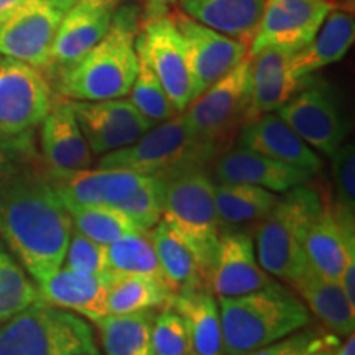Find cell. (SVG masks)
<instances>
[{
    "label": "cell",
    "instance_id": "obj_1",
    "mask_svg": "<svg viewBox=\"0 0 355 355\" xmlns=\"http://www.w3.org/2000/svg\"><path fill=\"white\" fill-rule=\"evenodd\" d=\"M73 222L50 176L17 162H0V241L35 282L64 263Z\"/></svg>",
    "mask_w": 355,
    "mask_h": 355
},
{
    "label": "cell",
    "instance_id": "obj_2",
    "mask_svg": "<svg viewBox=\"0 0 355 355\" xmlns=\"http://www.w3.org/2000/svg\"><path fill=\"white\" fill-rule=\"evenodd\" d=\"M135 8L114 12L109 32L76 63L60 69L58 89L71 101H105L125 97L137 74Z\"/></svg>",
    "mask_w": 355,
    "mask_h": 355
},
{
    "label": "cell",
    "instance_id": "obj_3",
    "mask_svg": "<svg viewBox=\"0 0 355 355\" xmlns=\"http://www.w3.org/2000/svg\"><path fill=\"white\" fill-rule=\"evenodd\" d=\"M217 301L224 355H247L304 329L309 322L303 301L277 282L247 295Z\"/></svg>",
    "mask_w": 355,
    "mask_h": 355
},
{
    "label": "cell",
    "instance_id": "obj_4",
    "mask_svg": "<svg viewBox=\"0 0 355 355\" xmlns=\"http://www.w3.org/2000/svg\"><path fill=\"white\" fill-rule=\"evenodd\" d=\"M162 220L189 248L206 283L209 282L220 224L216 211V183L204 168L163 180Z\"/></svg>",
    "mask_w": 355,
    "mask_h": 355
},
{
    "label": "cell",
    "instance_id": "obj_5",
    "mask_svg": "<svg viewBox=\"0 0 355 355\" xmlns=\"http://www.w3.org/2000/svg\"><path fill=\"white\" fill-rule=\"evenodd\" d=\"M321 206V196L303 184L283 193L272 211L259 220L255 252L270 277L291 283L308 268L304 237Z\"/></svg>",
    "mask_w": 355,
    "mask_h": 355
},
{
    "label": "cell",
    "instance_id": "obj_6",
    "mask_svg": "<svg viewBox=\"0 0 355 355\" xmlns=\"http://www.w3.org/2000/svg\"><path fill=\"white\" fill-rule=\"evenodd\" d=\"M0 355H99L86 319L43 300L0 324Z\"/></svg>",
    "mask_w": 355,
    "mask_h": 355
},
{
    "label": "cell",
    "instance_id": "obj_7",
    "mask_svg": "<svg viewBox=\"0 0 355 355\" xmlns=\"http://www.w3.org/2000/svg\"><path fill=\"white\" fill-rule=\"evenodd\" d=\"M216 158L214 150L191 133L183 114H176L153 125L125 148L102 155L99 168H117L165 180L193 168H204Z\"/></svg>",
    "mask_w": 355,
    "mask_h": 355
},
{
    "label": "cell",
    "instance_id": "obj_8",
    "mask_svg": "<svg viewBox=\"0 0 355 355\" xmlns=\"http://www.w3.org/2000/svg\"><path fill=\"white\" fill-rule=\"evenodd\" d=\"M250 64L252 56L247 55L181 112L191 133L214 150L217 157L227 150L243 123L250 121Z\"/></svg>",
    "mask_w": 355,
    "mask_h": 355
},
{
    "label": "cell",
    "instance_id": "obj_9",
    "mask_svg": "<svg viewBox=\"0 0 355 355\" xmlns=\"http://www.w3.org/2000/svg\"><path fill=\"white\" fill-rule=\"evenodd\" d=\"M53 105L51 87L38 68L0 56V146L21 148Z\"/></svg>",
    "mask_w": 355,
    "mask_h": 355
},
{
    "label": "cell",
    "instance_id": "obj_10",
    "mask_svg": "<svg viewBox=\"0 0 355 355\" xmlns=\"http://www.w3.org/2000/svg\"><path fill=\"white\" fill-rule=\"evenodd\" d=\"M355 217L322 202L304 237L308 263L322 277L340 283L355 304Z\"/></svg>",
    "mask_w": 355,
    "mask_h": 355
},
{
    "label": "cell",
    "instance_id": "obj_11",
    "mask_svg": "<svg viewBox=\"0 0 355 355\" xmlns=\"http://www.w3.org/2000/svg\"><path fill=\"white\" fill-rule=\"evenodd\" d=\"M64 13L53 0H25L0 20V56L50 68V51Z\"/></svg>",
    "mask_w": 355,
    "mask_h": 355
},
{
    "label": "cell",
    "instance_id": "obj_12",
    "mask_svg": "<svg viewBox=\"0 0 355 355\" xmlns=\"http://www.w3.org/2000/svg\"><path fill=\"white\" fill-rule=\"evenodd\" d=\"M277 115L314 152L329 158L347 137V123L334 94L316 79L283 104Z\"/></svg>",
    "mask_w": 355,
    "mask_h": 355
},
{
    "label": "cell",
    "instance_id": "obj_13",
    "mask_svg": "<svg viewBox=\"0 0 355 355\" xmlns=\"http://www.w3.org/2000/svg\"><path fill=\"white\" fill-rule=\"evenodd\" d=\"M155 73L165 89L176 114L184 112L199 92L191 71L183 37L175 21L168 17H158L146 21L139 33Z\"/></svg>",
    "mask_w": 355,
    "mask_h": 355
},
{
    "label": "cell",
    "instance_id": "obj_14",
    "mask_svg": "<svg viewBox=\"0 0 355 355\" xmlns=\"http://www.w3.org/2000/svg\"><path fill=\"white\" fill-rule=\"evenodd\" d=\"M332 7L331 0H265L248 55L263 48L300 51L318 33Z\"/></svg>",
    "mask_w": 355,
    "mask_h": 355
},
{
    "label": "cell",
    "instance_id": "obj_15",
    "mask_svg": "<svg viewBox=\"0 0 355 355\" xmlns=\"http://www.w3.org/2000/svg\"><path fill=\"white\" fill-rule=\"evenodd\" d=\"M89 150L102 157L125 148L148 132L155 123L128 99L71 101Z\"/></svg>",
    "mask_w": 355,
    "mask_h": 355
},
{
    "label": "cell",
    "instance_id": "obj_16",
    "mask_svg": "<svg viewBox=\"0 0 355 355\" xmlns=\"http://www.w3.org/2000/svg\"><path fill=\"white\" fill-rule=\"evenodd\" d=\"M171 19L183 37L199 96L248 55L247 44L204 26L184 13Z\"/></svg>",
    "mask_w": 355,
    "mask_h": 355
},
{
    "label": "cell",
    "instance_id": "obj_17",
    "mask_svg": "<svg viewBox=\"0 0 355 355\" xmlns=\"http://www.w3.org/2000/svg\"><path fill=\"white\" fill-rule=\"evenodd\" d=\"M207 283L217 298H234L261 290L273 279L259 263L252 235L225 230L219 235Z\"/></svg>",
    "mask_w": 355,
    "mask_h": 355
},
{
    "label": "cell",
    "instance_id": "obj_18",
    "mask_svg": "<svg viewBox=\"0 0 355 355\" xmlns=\"http://www.w3.org/2000/svg\"><path fill=\"white\" fill-rule=\"evenodd\" d=\"M115 3L79 0L63 15L50 51V68L58 71L76 63L109 32Z\"/></svg>",
    "mask_w": 355,
    "mask_h": 355
},
{
    "label": "cell",
    "instance_id": "obj_19",
    "mask_svg": "<svg viewBox=\"0 0 355 355\" xmlns=\"http://www.w3.org/2000/svg\"><path fill=\"white\" fill-rule=\"evenodd\" d=\"M61 201L81 206L117 204L148 178L117 168H84L74 171H48Z\"/></svg>",
    "mask_w": 355,
    "mask_h": 355
},
{
    "label": "cell",
    "instance_id": "obj_20",
    "mask_svg": "<svg viewBox=\"0 0 355 355\" xmlns=\"http://www.w3.org/2000/svg\"><path fill=\"white\" fill-rule=\"evenodd\" d=\"M214 171L220 183L254 184L277 194L303 186L313 176L301 168L277 162L241 145L222 152L216 158Z\"/></svg>",
    "mask_w": 355,
    "mask_h": 355
},
{
    "label": "cell",
    "instance_id": "obj_21",
    "mask_svg": "<svg viewBox=\"0 0 355 355\" xmlns=\"http://www.w3.org/2000/svg\"><path fill=\"white\" fill-rule=\"evenodd\" d=\"M239 145L311 175H316L322 168L321 157L273 112L261 114L243 123L239 130Z\"/></svg>",
    "mask_w": 355,
    "mask_h": 355
},
{
    "label": "cell",
    "instance_id": "obj_22",
    "mask_svg": "<svg viewBox=\"0 0 355 355\" xmlns=\"http://www.w3.org/2000/svg\"><path fill=\"white\" fill-rule=\"evenodd\" d=\"M112 272L91 275L61 266L55 275L38 283L40 300L78 314L91 322L107 316V295Z\"/></svg>",
    "mask_w": 355,
    "mask_h": 355
},
{
    "label": "cell",
    "instance_id": "obj_23",
    "mask_svg": "<svg viewBox=\"0 0 355 355\" xmlns=\"http://www.w3.org/2000/svg\"><path fill=\"white\" fill-rule=\"evenodd\" d=\"M40 125L42 152L51 171L84 170L92 165L94 155L84 139L71 101L53 104Z\"/></svg>",
    "mask_w": 355,
    "mask_h": 355
},
{
    "label": "cell",
    "instance_id": "obj_24",
    "mask_svg": "<svg viewBox=\"0 0 355 355\" xmlns=\"http://www.w3.org/2000/svg\"><path fill=\"white\" fill-rule=\"evenodd\" d=\"M354 38L352 12L332 7L313 40L291 56L290 69L296 76H311L314 71L343 60L352 46Z\"/></svg>",
    "mask_w": 355,
    "mask_h": 355
},
{
    "label": "cell",
    "instance_id": "obj_25",
    "mask_svg": "<svg viewBox=\"0 0 355 355\" xmlns=\"http://www.w3.org/2000/svg\"><path fill=\"white\" fill-rule=\"evenodd\" d=\"M308 311L337 336L347 337L355 329V304L350 303L339 282L319 275L308 265L303 275L291 282Z\"/></svg>",
    "mask_w": 355,
    "mask_h": 355
},
{
    "label": "cell",
    "instance_id": "obj_26",
    "mask_svg": "<svg viewBox=\"0 0 355 355\" xmlns=\"http://www.w3.org/2000/svg\"><path fill=\"white\" fill-rule=\"evenodd\" d=\"M265 0H180L189 19L250 48Z\"/></svg>",
    "mask_w": 355,
    "mask_h": 355
},
{
    "label": "cell",
    "instance_id": "obj_27",
    "mask_svg": "<svg viewBox=\"0 0 355 355\" xmlns=\"http://www.w3.org/2000/svg\"><path fill=\"white\" fill-rule=\"evenodd\" d=\"M188 326L193 355H224L219 301L209 288L173 295L170 301Z\"/></svg>",
    "mask_w": 355,
    "mask_h": 355
},
{
    "label": "cell",
    "instance_id": "obj_28",
    "mask_svg": "<svg viewBox=\"0 0 355 355\" xmlns=\"http://www.w3.org/2000/svg\"><path fill=\"white\" fill-rule=\"evenodd\" d=\"M150 241L157 252L165 282L173 295L202 288L206 278L199 268L196 259L175 234L159 220L148 232Z\"/></svg>",
    "mask_w": 355,
    "mask_h": 355
},
{
    "label": "cell",
    "instance_id": "obj_29",
    "mask_svg": "<svg viewBox=\"0 0 355 355\" xmlns=\"http://www.w3.org/2000/svg\"><path fill=\"white\" fill-rule=\"evenodd\" d=\"M153 319V309L101 318L94 324L99 327L105 355H155Z\"/></svg>",
    "mask_w": 355,
    "mask_h": 355
},
{
    "label": "cell",
    "instance_id": "obj_30",
    "mask_svg": "<svg viewBox=\"0 0 355 355\" xmlns=\"http://www.w3.org/2000/svg\"><path fill=\"white\" fill-rule=\"evenodd\" d=\"M278 194L254 184L220 183L216 184V211L220 225L250 224L272 211Z\"/></svg>",
    "mask_w": 355,
    "mask_h": 355
},
{
    "label": "cell",
    "instance_id": "obj_31",
    "mask_svg": "<svg viewBox=\"0 0 355 355\" xmlns=\"http://www.w3.org/2000/svg\"><path fill=\"white\" fill-rule=\"evenodd\" d=\"M173 293L165 283L140 275H119L112 272L107 311L109 314H128L163 308L170 304Z\"/></svg>",
    "mask_w": 355,
    "mask_h": 355
},
{
    "label": "cell",
    "instance_id": "obj_32",
    "mask_svg": "<svg viewBox=\"0 0 355 355\" xmlns=\"http://www.w3.org/2000/svg\"><path fill=\"white\" fill-rule=\"evenodd\" d=\"M63 204L73 222V229L104 245H109L123 235L145 234L125 212L110 204H99V206Z\"/></svg>",
    "mask_w": 355,
    "mask_h": 355
},
{
    "label": "cell",
    "instance_id": "obj_33",
    "mask_svg": "<svg viewBox=\"0 0 355 355\" xmlns=\"http://www.w3.org/2000/svg\"><path fill=\"white\" fill-rule=\"evenodd\" d=\"M135 51L139 66H137L135 79H133L130 91H128V96H130L128 101L150 122H153L157 125V123H162L168 121V119L175 117L176 110L173 109L165 89H163L152 63H150L148 55H146L145 46L139 35L135 38Z\"/></svg>",
    "mask_w": 355,
    "mask_h": 355
},
{
    "label": "cell",
    "instance_id": "obj_34",
    "mask_svg": "<svg viewBox=\"0 0 355 355\" xmlns=\"http://www.w3.org/2000/svg\"><path fill=\"white\" fill-rule=\"evenodd\" d=\"M107 257L110 272L150 277L166 285L148 234H128L117 239L107 245Z\"/></svg>",
    "mask_w": 355,
    "mask_h": 355
},
{
    "label": "cell",
    "instance_id": "obj_35",
    "mask_svg": "<svg viewBox=\"0 0 355 355\" xmlns=\"http://www.w3.org/2000/svg\"><path fill=\"white\" fill-rule=\"evenodd\" d=\"M38 300V286L0 241V324Z\"/></svg>",
    "mask_w": 355,
    "mask_h": 355
},
{
    "label": "cell",
    "instance_id": "obj_36",
    "mask_svg": "<svg viewBox=\"0 0 355 355\" xmlns=\"http://www.w3.org/2000/svg\"><path fill=\"white\" fill-rule=\"evenodd\" d=\"M313 79V74L311 76H296L288 66L277 76L252 86L250 121L261 114L277 112L283 104H286L293 96L298 94L301 89L308 86Z\"/></svg>",
    "mask_w": 355,
    "mask_h": 355
},
{
    "label": "cell",
    "instance_id": "obj_37",
    "mask_svg": "<svg viewBox=\"0 0 355 355\" xmlns=\"http://www.w3.org/2000/svg\"><path fill=\"white\" fill-rule=\"evenodd\" d=\"M114 206L122 209L145 234H148L163 216V180L148 178Z\"/></svg>",
    "mask_w": 355,
    "mask_h": 355
},
{
    "label": "cell",
    "instance_id": "obj_38",
    "mask_svg": "<svg viewBox=\"0 0 355 355\" xmlns=\"http://www.w3.org/2000/svg\"><path fill=\"white\" fill-rule=\"evenodd\" d=\"M152 343L155 355H193L188 326L170 304L163 306L159 314H155Z\"/></svg>",
    "mask_w": 355,
    "mask_h": 355
},
{
    "label": "cell",
    "instance_id": "obj_39",
    "mask_svg": "<svg viewBox=\"0 0 355 355\" xmlns=\"http://www.w3.org/2000/svg\"><path fill=\"white\" fill-rule=\"evenodd\" d=\"M63 266L74 272L102 275L110 272L107 245L86 237L76 229L71 230Z\"/></svg>",
    "mask_w": 355,
    "mask_h": 355
},
{
    "label": "cell",
    "instance_id": "obj_40",
    "mask_svg": "<svg viewBox=\"0 0 355 355\" xmlns=\"http://www.w3.org/2000/svg\"><path fill=\"white\" fill-rule=\"evenodd\" d=\"M332 159V183L336 191L334 206L340 212L355 217V150L354 145L343 144Z\"/></svg>",
    "mask_w": 355,
    "mask_h": 355
},
{
    "label": "cell",
    "instance_id": "obj_41",
    "mask_svg": "<svg viewBox=\"0 0 355 355\" xmlns=\"http://www.w3.org/2000/svg\"><path fill=\"white\" fill-rule=\"evenodd\" d=\"M321 349H326L321 337L309 331H296L247 355H311Z\"/></svg>",
    "mask_w": 355,
    "mask_h": 355
},
{
    "label": "cell",
    "instance_id": "obj_42",
    "mask_svg": "<svg viewBox=\"0 0 355 355\" xmlns=\"http://www.w3.org/2000/svg\"><path fill=\"white\" fill-rule=\"evenodd\" d=\"M295 53L279 50V48H263L252 56L250 78L252 86L266 81V79L277 76L290 66L291 56Z\"/></svg>",
    "mask_w": 355,
    "mask_h": 355
},
{
    "label": "cell",
    "instance_id": "obj_43",
    "mask_svg": "<svg viewBox=\"0 0 355 355\" xmlns=\"http://www.w3.org/2000/svg\"><path fill=\"white\" fill-rule=\"evenodd\" d=\"M24 2L25 0H0V20H2L3 17H7L13 8H17Z\"/></svg>",
    "mask_w": 355,
    "mask_h": 355
},
{
    "label": "cell",
    "instance_id": "obj_44",
    "mask_svg": "<svg viewBox=\"0 0 355 355\" xmlns=\"http://www.w3.org/2000/svg\"><path fill=\"white\" fill-rule=\"evenodd\" d=\"M336 355H355V336L354 332L350 336H347V340H345L343 347L339 349V352Z\"/></svg>",
    "mask_w": 355,
    "mask_h": 355
},
{
    "label": "cell",
    "instance_id": "obj_45",
    "mask_svg": "<svg viewBox=\"0 0 355 355\" xmlns=\"http://www.w3.org/2000/svg\"><path fill=\"white\" fill-rule=\"evenodd\" d=\"M104 2H110V3H117L121 0H104ZM144 2H148L150 6H153L157 10H165V8L170 6V3H175L176 0H144Z\"/></svg>",
    "mask_w": 355,
    "mask_h": 355
},
{
    "label": "cell",
    "instance_id": "obj_46",
    "mask_svg": "<svg viewBox=\"0 0 355 355\" xmlns=\"http://www.w3.org/2000/svg\"><path fill=\"white\" fill-rule=\"evenodd\" d=\"M53 2H55V3H58V6H60L61 8H63V10H64V12H68V10H69V8L74 6V3H76V2H79V0H53Z\"/></svg>",
    "mask_w": 355,
    "mask_h": 355
},
{
    "label": "cell",
    "instance_id": "obj_47",
    "mask_svg": "<svg viewBox=\"0 0 355 355\" xmlns=\"http://www.w3.org/2000/svg\"><path fill=\"white\" fill-rule=\"evenodd\" d=\"M311 355H331V352L327 349H321V350H318V352H314Z\"/></svg>",
    "mask_w": 355,
    "mask_h": 355
},
{
    "label": "cell",
    "instance_id": "obj_48",
    "mask_svg": "<svg viewBox=\"0 0 355 355\" xmlns=\"http://www.w3.org/2000/svg\"><path fill=\"white\" fill-rule=\"evenodd\" d=\"M3 159V153H2V150H0V162H2Z\"/></svg>",
    "mask_w": 355,
    "mask_h": 355
}]
</instances>
